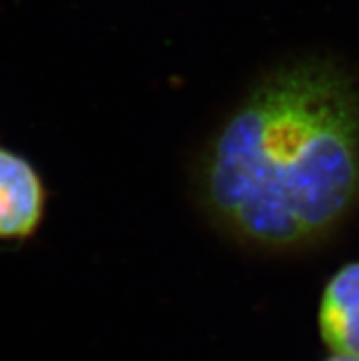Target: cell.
<instances>
[{
	"label": "cell",
	"mask_w": 359,
	"mask_h": 361,
	"mask_svg": "<svg viewBox=\"0 0 359 361\" xmlns=\"http://www.w3.org/2000/svg\"><path fill=\"white\" fill-rule=\"evenodd\" d=\"M319 334L334 354L359 357V262L343 266L324 286Z\"/></svg>",
	"instance_id": "3"
},
{
	"label": "cell",
	"mask_w": 359,
	"mask_h": 361,
	"mask_svg": "<svg viewBox=\"0 0 359 361\" xmlns=\"http://www.w3.org/2000/svg\"><path fill=\"white\" fill-rule=\"evenodd\" d=\"M198 204L220 231L264 253L323 240L359 198V88L324 59L264 73L198 156Z\"/></svg>",
	"instance_id": "1"
},
{
	"label": "cell",
	"mask_w": 359,
	"mask_h": 361,
	"mask_svg": "<svg viewBox=\"0 0 359 361\" xmlns=\"http://www.w3.org/2000/svg\"><path fill=\"white\" fill-rule=\"evenodd\" d=\"M46 188L24 156L0 147V243H20L44 219Z\"/></svg>",
	"instance_id": "2"
},
{
	"label": "cell",
	"mask_w": 359,
	"mask_h": 361,
	"mask_svg": "<svg viewBox=\"0 0 359 361\" xmlns=\"http://www.w3.org/2000/svg\"><path fill=\"white\" fill-rule=\"evenodd\" d=\"M324 361H359L358 356H343V354H334V356H330L328 360Z\"/></svg>",
	"instance_id": "4"
}]
</instances>
